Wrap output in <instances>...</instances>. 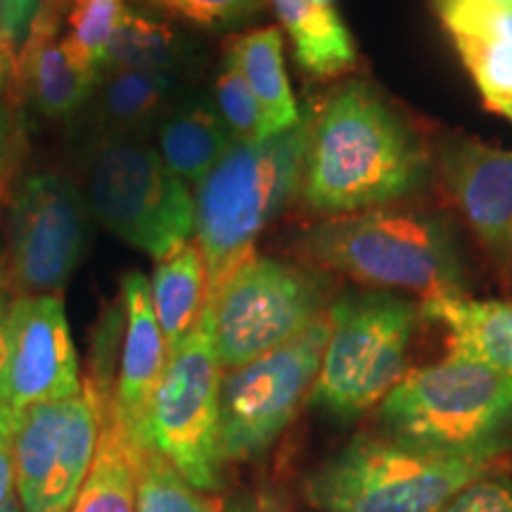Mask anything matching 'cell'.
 Wrapping results in <instances>:
<instances>
[{
	"instance_id": "cell-38",
	"label": "cell",
	"mask_w": 512,
	"mask_h": 512,
	"mask_svg": "<svg viewBox=\"0 0 512 512\" xmlns=\"http://www.w3.org/2000/svg\"><path fill=\"white\" fill-rule=\"evenodd\" d=\"M316 3L325 5V8H335V0H316Z\"/></svg>"
},
{
	"instance_id": "cell-21",
	"label": "cell",
	"mask_w": 512,
	"mask_h": 512,
	"mask_svg": "<svg viewBox=\"0 0 512 512\" xmlns=\"http://www.w3.org/2000/svg\"><path fill=\"white\" fill-rule=\"evenodd\" d=\"M150 297L171 354L190 335L207 306V268L195 240L157 261Z\"/></svg>"
},
{
	"instance_id": "cell-25",
	"label": "cell",
	"mask_w": 512,
	"mask_h": 512,
	"mask_svg": "<svg viewBox=\"0 0 512 512\" xmlns=\"http://www.w3.org/2000/svg\"><path fill=\"white\" fill-rule=\"evenodd\" d=\"M136 512H223V505L195 489L155 448H140Z\"/></svg>"
},
{
	"instance_id": "cell-11",
	"label": "cell",
	"mask_w": 512,
	"mask_h": 512,
	"mask_svg": "<svg viewBox=\"0 0 512 512\" xmlns=\"http://www.w3.org/2000/svg\"><path fill=\"white\" fill-rule=\"evenodd\" d=\"M86 242L88 202L79 188L60 174L29 176L12 200L0 271L15 297L60 294Z\"/></svg>"
},
{
	"instance_id": "cell-35",
	"label": "cell",
	"mask_w": 512,
	"mask_h": 512,
	"mask_svg": "<svg viewBox=\"0 0 512 512\" xmlns=\"http://www.w3.org/2000/svg\"><path fill=\"white\" fill-rule=\"evenodd\" d=\"M223 512H299L294 510L290 503L283 501L280 496H275L273 491H245L230 498Z\"/></svg>"
},
{
	"instance_id": "cell-39",
	"label": "cell",
	"mask_w": 512,
	"mask_h": 512,
	"mask_svg": "<svg viewBox=\"0 0 512 512\" xmlns=\"http://www.w3.org/2000/svg\"><path fill=\"white\" fill-rule=\"evenodd\" d=\"M5 46H12V43L8 41V38H3V36H0V48H5Z\"/></svg>"
},
{
	"instance_id": "cell-24",
	"label": "cell",
	"mask_w": 512,
	"mask_h": 512,
	"mask_svg": "<svg viewBox=\"0 0 512 512\" xmlns=\"http://www.w3.org/2000/svg\"><path fill=\"white\" fill-rule=\"evenodd\" d=\"M183 60V38L164 19L126 5L110 43H107L102 67L143 69V72L178 76Z\"/></svg>"
},
{
	"instance_id": "cell-5",
	"label": "cell",
	"mask_w": 512,
	"mask_h": 512,
	"mask_svg": "<svg viewBox=\"0 0 512 512\" xmlns=\"http://www.w3.org/2000/svg\"><path fill=\"white\" fill-rule=\"evenodd\" d=\"M489 458H446L382 432H361L313 467L304 496L318 512H441L491 472Z\"/></svg>"
},
{
	"instance_id": "cell-28",
	"label": "cell",
	"mask_w": 512,
	"mask_h": 512,
	"mask_svg": "<svg viewBox=\"0 0 512 512\" xmlns=\"http://www.w3.org/2000/svg\"><path fill=\"white\" fill-rule=\"evenodd\" d=\"M211 105L221 117L233 143H256V140L268 138L259 100H256L238 64L228 55H223L219 72H216Z\"/></svg>"
},
{
	"instance_id": "cell-19",
	"label": "cell",
	"mask_w": 512,
	"mask_h": 512,
	"mask_svg": "<svg viewBox=\"0 0 512 512\" xmlns=\"http://www.w3.org/2000/svg\"><path fill=\"white\" fill-rule=\"evenodd\" d=\"M230 147L233 138L211 100L183 102L159 121L157 152L188 188H197Z\"/></svg>"
},
{
	"instance_id": "cell-31",
	"label": "cell",
	"mask_w": 512,
	"mask_h": 512,
	"mask_svg": "<svg viewBox=\"0 0 512 512\" xmlns=\"http://www.w3.org/2000/svg\"><path fill=\"white\" fill-rule=\"evenodd\" d=\"M441 512H512V479L486 472L460 489Z\"/></svg>"
},
{
	"instance_id": "cell-37",
	"label": "cell",
	"mask_w": 512,
	"mask_h": 512,
	"mask_svg": "<svg viewBox=\"0 0 512 512\" xmlns=\"http://www.w3.org/2000/svg\"><path fill=\"white\" fill-rule=\"evenodd\" d=\"M12 176H15V174H10V176H5V178H0V207H3V202L8 200V195H10V188H12Z\"/></svg>"
},
{
	"instance_id": "cell-18",
	"label": "cell",
	"mask_w": 512,
	"mask_h": 512,
	"mask_svg": "<svg viewBox=\"0 0 512 512\" xmlns=\"http://www.w3.org/2000/svg\"><path fill=\"white\" fill-rule=\"evenodd\" d=\"M420 316L446 332L448 356L467 358L512 375V302L437 294L422 299Z\"/></svg>"
},
{
	"instance_id": "cell-22",
	"label": "cell",
	"mask_w": 512,
	"mask_h": 512,
	"mask_svg": "<svg viewBox=\"0 0 512 512\" xmlns=\"http://www.w3.org/2000/svg\"><path fill=\"white\" fill-rule=\"evenodd\" d=\"M290 36L294 57L306 74L330 79L356 62V50L335 8L316 0H268Z\"/></svg>"
},
{
	"instance_id": "cell-36",
	"label": "cell",
	"mask_w": 512,
	"mask_h": 512,
	"mask_svg": "<svg viewBox=\"0 0 512 512\" xmlns=\"http://www.w3.org/2000/svg\"><path fill=\"white\" fill-rule=\"evenodd\" d=\"M12 302H15V292L10 290L8 280H5L3 271H0V401H3V380L5 366H8V323Z\"/></svg>"
},
{
	"instance_id": "cell-14",
	"label": "cell",
	"mask_w": 512,
	"mask_h": 512,
	"mask_svg": "<svg viewBox=\"0 0 512 512\" xmlns=\"http://www.w3.org/2000/svg\"><path fill=\"white\" fill-rule=\"evenodd\" d=\"M434 166L491 264L512 275V152L456 136L439 147Z\"/></svg>"
},
{
	"instance_id": "cell-33",
	"label": "cell",
	"mask_w": 512,
	"mask_h": 512,
	"mask_svg": "<svg viewBox=\"0 0 512 512\" xmlns=\"http://www.w3.org/2000/svg\"><path fill=\"white\" fill-rule=\"evenodd\" d=\"M15 100V88H12V83H8L0 91V178L15 174L19 150H22V143H17Z\"/></svg>"
},
{
	"instance_id": "cell-40",
	"label": "cell",
	"mask_w": 512,
	"mask_h": 512,
	"mask_svg": "<svg viewBox=\"0 0 512 512\" xmlns=\"http://www.w3.org/2000/svg\"><path fill=\"white\" fill-rule=\"evenodd\" d=\"M494 3H501V5H512V0H494Z\"/></svg>"
},
{
	"instance_id": "cell-16",
	"label": "cell",
	"mask_w": 512,
	"mask_h": 512,
	"mask_svg": "<svg viewBox=\"0 0 512 512\" xmlns=\"http://www.w3.org/2000/svg\"><path fill=\"white\" fill-rule=\"evenodd\" d=\"M121 311L124 330L114 382V415L128 437L140 448H150L147 413L169 363V347L152 309L150 283L143 273H128L121 283Z\"/></svg>"
},
{
	"instance_id": "cell-13",
	"label": "cell",
	"mask_w": 512,
	"mask_h": 512,
	"mask_svg": "<svg viewBox=\"0 0 512 512\" xmlns=\"http://www.w3.org/2000/svg\"><path fill=\"white\" fill-rule=\"evenodd\" d=\"M83 389L62 294L15 297L8 323L3 401L15 413L72 399Z\"/></svg>"
},
{
	"instance_id": "cell-41",
	"label": "cell",
	"mask_w": 512,
	"mask_h": 512,
	"mask_svg": "<svg viewBox=\"0 0 512 512\" xmlns=\"http://www.w3.org/2000/svg\"><path fill=\"white\" fill-rule=\"evenodd\" d=\"M55 512H69V510H55Z\"/></svg>"
},
{
	"instance_id": "cell-32",
	"label": "cell",
	"mask_w": 512,
	"mask_h": 512,
	"mask_svg": "<svg viewBox=\"0 0 512 512\" xmlns=\"http://www.w3.org/2000/svg\"><path fill=\"white\" fill-rule=\"evenodd\" d=\"M17 415L8 403L0 401V512H22L15 467Z\"/></svg>"
},
{
	"instance_id": "cell-23",
	"label": "cell",
	"mask_w": 512,
	"mask_h": 512,
	"mask_svg": "<svg viewBox=\"0 0 512 512\" xmlns=\"http://www.w3.org/2000/svg\"><path fill=\"white\" fill-rule=\"evenodd\" d=\"M178 88L176 74L143 72V69L102 67L98 74V107L102 117L119 128V136L152 124L169 114V100Z\"/></svg>"
},
{
	"instance_id": "cell-3",
	"label": "cell",
	"mask_w": 512,
	"mask_h": 512,
	"mask_svg": "<svg viewBox=\"0 0 512 512\" xmlns=\"http://www.w3.org/2000/svg\"><path fill=\"white\" fill-rule=\"evenodd\" d=\"M311 121L278 136L233 143L195 188V233L207 268V302L256 252V240L299 197Z\"/></svg>"
},
{
	"instance_id": "cell-20",
	"label": "cell",
	"mask_w": 512,
	"mask_h": 512,
	"mask_svg": "<svg viewBox=\"0 0 512 512\" xmlns=\"http://www.w3.org/2000/svg\"><path fill=\"white\" fill-rule=\"evenodd\" d=\"M226 55L233 57L259 100L268 138L278 136L302 121L285 72L283 31L278 27H266L233 36L226 46Z\"/></svg>"
},
{
	"instance_id": "cell-4",
	"label": "cell",
	"mask_w": 512,
	"mask_h": 512,
	"mask_svg": "<svg viewBox=\"0 0 512 512\" xmlns=\"http://www.w3.org/2000/svg\"><path fill=\"white\" fill-rule=\"evenodd\" d=\"M380 432L446 458L496 460L512 446V375L448 356L408 370L377 406Z\"/></svg>"
},
{
	"instance_id": "cell-26",
	"label": "cell",
	"mask_w": 512,
	"mask_h": 512,
	"mask_svg": "<svg viewBox=\"0 0 512 512\" xmlns=\"http://www.w3.org/2000/svg\"><path fill=\"white\" fill-rule=\"evenodd\" d=\"M460 60L489 110L512 121V46L496 38L451 34Z\"/></svg>"
},
{
	"instance_id": "cell-29",
	"label": "cell",
	"mask_w": 512,
	"mask_h": 512,
	"mask_svg": "<svg viewBox=\"0 0 512 512\" xmlns=\"http://www.w3.org/2000/svg\"><path fill=\"white\" fill-rule=\"evenodd\" d=\"M437 8L451 34L496 38L512 46V5L494 0H437Z\"/></svg>"
},
{
	"instance_id": "cell-9",
	"label": "cell",
	"mask_w": 512,
	"mask_h": 512,
	"mask_svg": "<svg viewBox=\"0 0 512 512\" xmlns=\"http://www.w3.org/2000/svg\"><path fill=\"white\" fill-rule=\"evenodd\" d=\"M330 275L252 254L211 302L223 373L283 347L330 309Z\"/></svg>"
},
{
	"instance_id": "cell-6",
	"label": "cell",
	"mask_w": 512,
	"mask_h": 512,
	"mask_svg": "<svg viewBox=\"0 0 512 512\" xmlns=\"http://www.w3.org/2000/svg\"><path fill=\"white\" fill-rule=\"evenodd\" d=\"M328 313L330 337L309 403L351 422L380 406L408 373L420 306L389 290H358L332 299Z\"/></svg>"
},
{
	"instance_id": "cell-15",
	"label": "cell",
	"mask_w": 512,
	"mask_h": 512,
	"mask_svg": "<svg viewBox=\"0 0 512 512\" xmlns=\"http://www.w3.org/2000/svg\"><path fill=\"white\" fill-rule=\"evenodd\" d=\"M72 0H41L17 50L10 83L19 100H31L46 117L79 110L95 91L98 74L76 64L64 43Z\"/></svg>"
},
{
	"instance_id": "cell-8",
	"label": "cell",
	"mask_w": 512,
	"mask_h": 512,
	"mask_svg": "<svg viewBox=\"0 0 512 512\" xmlns=\"http://www.w3.org/2000/svg\"><path fill=\"white\" fill-rule=\"evenodd\" d=\"M221 380L214 311L204 306L169 363L147 413V444L200 491H219L226 460L221 453Z\"/></svg>"
},
{
	"instance_id": "cell-7",
	"label": "cell",
	"mask_w": 512,
	"mask_h": 512,
	"mask_svg": "<svg viewBox=\"0 0 512 512\" xmlns=\"http://www.w3.org/2000/svg\"><path fill=\"white\" fill-rule=\"evenodd\" d=\"M88 207L128 245L164 259L195 233V195L155 147L107 136L86 164Z\"/></svg>"
},
{
	"instance_id": "cell-2",
	"label": "cell",
	"mask_w": 512,
	"mask_h": 512,
	"mask_svg": "<svg viewBox=\"0 0 512 512\" xmlns=\"http://www.w3.org/2000/svg\"><path fill=\"white\" fill-rule=\"evenodd\" d=\"M290 249L299 264L377 290H403L422 299L463 292L453 228L422 211L382 207L325 216L292 233Z\"/></svg>"
},
{
	"instance_id": "cell-12",
	"label": "cell",
	"mask_w": 512,
	"mask_h": 512,
	"mask_svg": "<svg viewBox=\"0 0 512 512\" xmlns=\"http://www.w3.org/2000/svg\"><path fill=\"white\" fill-rule=\"evenodd\" d=\"M100 439V392L91 377L72 399L36 403L17 415L15 467L22 512L72 508Z\"/></svg>"
},
{
	"instance_id": "cell-30",
	"label": "cell",
	"mask_w": 512,
	"mask_h": 512,
	"mask_svg": "<svg viewBox=\"0 0 512 512\" xmlns=\"http://www.w3.org/2000/svg\"><path fill=\"white\" fill-rule=\"evenodd\" d=\"M164 15L185 19L197 27H233L264 8L266 0H138Z\"/></svg>"
},
{
	"instance_id": "cell-10",
	"label": "cell",
	"mask_w": 512,
	"mask_h": 512,
	"mask_svg": "<svg viewBox=\"0 0 512 512\" xmlns=\"http://www.w3.org/2000/svg\"><path fill=\"white\" fill-rule=\"evenodd\" d=\"M330 313L283 347L226 370L221 380V453L226 463H254L271 451L316 382Z\"/></svg>"
},
{
	"instance_id": "cell-27",
	"label": "cell",
	"mask_w": 512,
	"mask_h": 512,
	"mask_svg": "<svg viewBox=\"0 0 512 512\" xmlns=\"http://www.w3.org/2000/svg\"><path fill=\"white\" fill-rule=\"evenodd\" d=\"M124 8V0H72L64 43L79 67L100 74L107 43Z\"/></svg>"
},
{
	"instance_id": "cell-1",
	"label": "cell",
	"mask_w": 512,
	"mask_h": 512,
	"mask_svg": "<svg viewBox=\"0 0 512 512\" xmlns=\"http://www.w3.org/2000/svg\"><path fill=\"white\" fill-rule=\"evenodd\" d=\"M430 169V152L392 102L351 79L311 121L299 200L323 219L382 209L420 190Z\"/></svg>"
},
{
	"instance_id": "cell-17",
	"label": "cell",
	"mask_w": 512,
	"mask_h": 512,
	"mask_svg": "<svg viewBox=\"0 0 512 512\" xmlns=\"http://www.w3.org/2000/svg\"><path fill=\"white\" fill-rule=\"evenodd\" d=\"M88 377L100 392V439L69 512H136L140 446L114 415V375L91 370Z\"/></svg>"
},
{
	"instance_id": "cell-34",
	"label": "cell",
	"mask_w": 512,
	"mask_h": 512,
	"mask_svg": "<svg viewBox=\"0 0 512 512\" xmlns=\"http://www.w3.org/2000/svg\"><path fill=\"white\" fill-rule=\"evenodd\" d=\"M38 3L41 0H0V36L17 46L27 34Z\"/></svg>"
}]
</instances>
